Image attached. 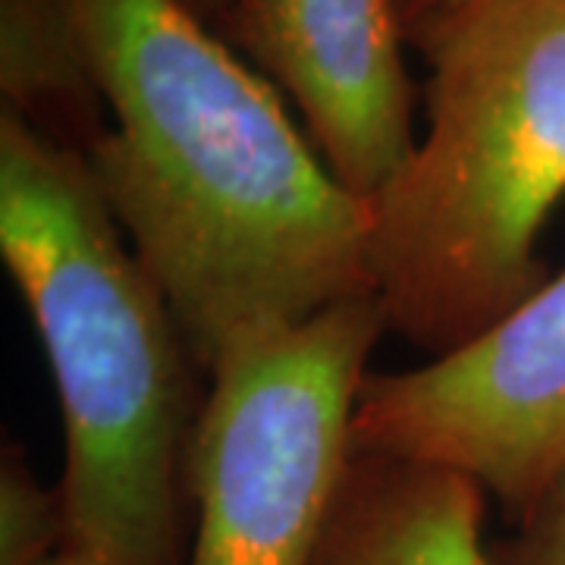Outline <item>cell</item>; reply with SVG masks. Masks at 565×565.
<instances>
[{
	"instance_id": "1",
	"label": "cell",
	"mask_w": 565,
	"mask_h": 565,
	"mask_svg": "<svg viewBox=\"0 0 565 565\" xmlns=\"http://www.w3.org/2000/svg\"><path fill=\"white\" fill-rule=\"evenodd\" d=\"M104 104V202L211 374L243 345L374 296L371 204L270 82L173 0H73Z\"/></svg>"
},
{
	"instance_id": "2",
	"label": "cell",
	"mask_w": 565,
	"mask_h": 565,
	"mask_svg": "<svg viewBox=\"0 0 565 565\" xmlns=\"http://www.w3.org/2000/svg\"><path fill=\"white\" fill-rule=\"evenodd\" d=\"M0 255L61 399L63 550L102 565H185L202 364L88 158L3 107Z\"/></svg>"
},
{
	"instance_id": "3",
	"label": "cell",
	"mask_w": 565,
	"mask_h": 565,
	"mask_svg": "<svg viewBox=\"0 0 565 565\" xmlns=\"http://www.w3.org/2000/svg\"><path fill=\"white\" fill-rule=\"evenodd\" d=\"M427 129L371 199L386 330L440 359L546 282L565 195V0H484L427 41Z\"/></svg>"
},
{
	"instance_id": "4",
	"label": "cell",
	"mask_w": 565,
	"mask_h": 565,
	"mask_svg": "<svg viewBox=\"0 0 565 565\" xmlns=\"http://www.w3.org/2000/svg\"><path fill=\"white\" fill-rule=\"evenodd\" d=\"M377 296L243 345L207 377L189 449L195 541L185 565H311L352 462Z\"/></svg>"
},
{
	"instance_id": "5",
	"label": "cell",
	"mask_w": 565,
	"mask_h": 565,
	"mask_svg": "<svg viewBox=\"0 0 565 565\" xmlns=\"http://www.w3.org/2000/svg\"><path fill=\"white\" fill-rule=\"evenodd\" d=\"M352 456L459 475L525 515L565 475V270L456 352L367 374Z\"/></svg>"
},
{
	"instance_id": "6",
	"label": "cell",
	"mask_w": 565,
	"mask_h": 565,
	"mask_svg": "<svg viewBox=\"0 0 565 565\" xmlns=\"http://www.w3.org/2000/svg\"><path fill=\"white\" fill-rule=\"evenodd\" d=\"M299 107L330 173L371 202L415 148L393 0H230L211 25Z\"/></svg>"
},
{
	"instance_id": "7",
	"label": "cell",
	"mask_w": 565,
	"mask_h": 565,
	"mask_svg": "<svg viewBox=\"0 0 565 565\" xmlns=\"http://www.w3.org/2000/svg\"><path fill=\"white\" fill-rule=\"evenodd\" d=\"M484 505L468 478L352 456L311 565H493Z\"/></svg>"
},
{
	"instance_id": "8",
	"label": "cell",
	"mask_w": 565,
	"mask_h": 565,
	"mask_svg": "<svg viewBox=\"0 0 565 565\" xmlns=\"http://www.w3.org/2000/svg\"><path fill=\"white\" fill-rule=\"evenodd\" d=\"M0 95L63 148L88 154L102 141L107 104L73 0H0Z\"/></svg>"
},
{
	"instance_id": "9",
	"label": "cell",
	"mask_w": 565,
	"mask_h": 565,
	"mask_svg": "<svg viewBox=\"0 0 565 565\" xmlns=\"http://www.w3.org/2000/svg\"><path fill=\"white\" fill-rule=\"evenodd\" d=\"M63 550L57 487H44L20 446L0 459V565H47Z\"/></svg>"
},
{
	"instance_id": "10",
	"label": "cell",
	"mask_w": 565,
	"mask_h": 565,
	"mask_svg": "<svg viewBox=\"0 0 565 565\" xmlns=\"http://www.w3.org/2000/svg\"><path fill=\"white\" fill-rule=\"evenodd\" d=\"M515 522V534L490 544V563L565 565V475Z\"/></svg>"
},
{
	"instance_id": "11",
	"label": "cell",
	"mask_w": 565,
	"mask_h": 565,
	"mask_svg": "<svg viewBox=\"0 0 565 565\" xmlns=\"http://www.w3.org/2000/svg\"><path fill=\"white\" fill-rule=\"evenodd\" d=\"M478 3L484 0H393L405 44H415L418 51L434 35H440L449 22L471 13Z\"/></svg>"
},
{
	"instance_id": "12",
	"label": "cell",
	"mask_w": 565,
	"mask_h": 565,
	"mask_svg": "<svg viewBox=\"0 0 565 565\" xmlns=\"http://www.w3.org/2000/svg\"><path fill=\"white\" fill-rule=\"evenodd\" d=\"M173 3H180L185 13H192V17L202 20L204 25H214L217 17L226 10L230 0H173Z\"/></svg>"
},
{
	"instance_id": "13",
	"label": "cell",
	"mask_w": 565,
	"mask_h": 565,
	"mask_svg": "<svg viewBox=\"0 0 565 565\" xmlns=\"http://www.w3.org/2000/svg\"><path fill=\"white\" fill-rule=\"evenodd\" d=\"M47 565H102V563H92V559H82V556H73V553H66V550H61L54 559Z\"/></svg>"
}]
</instances>
